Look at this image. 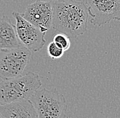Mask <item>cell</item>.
I'll return each mask as SVG.
<instances>
[{"mask_svg":"<svg viewBox=\"0 0 120 118\" xmlns=\"http://www.w3.org/2000/svg\"><path fill=\"white\" fill-rule=\"evenodd\" d=\"M52 7L54 30L72 38L87 31L90 15L84 1L56 0L52 1Z\"/></svg>","mask_w":120,"mask_h":118,"instance_id":"1","label":"cell"},{"mask_svg":"<svg viewBox=\"0 0 120 118\" xmlns=\"http://www.w3.org/2000/svg\"><path fill=\"white\" fill-rule=\"evenodd\" d=\"M42 86L38 74L29 72L25 75L0 82V104L30 99Z\"/></svg>","mask_w":120,"mask_h":118,"instance_id":"2","label":"cell"},{"mask_svg":"<svg viewBox=\"0 0 120 118\" xmlns=\"http://www.w3.org/2000/svg\"><path fill=\"white\" fill-rule=\"evenodd\" d=\"M39 118L66 117L68 104L65 96L55 88H40L31 97Z\"/></svg>","mask_w":120,"mask_h":118,"instance_id":"3","label":"cell"},{"mask_svg":"<svg viewBox=\"0 0 120 118\" xmlns=\"http://www.w3.org/2000/svg\"><path fill=\"white\" fill-rule=\"evenodd\" d=\"M31 54L25 46L0 52V78L6 80L21 76Z\"/></svg>","mask_w":120,"mask_h":118,"instance_id":"4","label":"cell"},{"mask_svg":"<svg viewBox=\"0 0 120 118\" xmlns=\"http://www.w3.org/2000/svg\"><path fill=\"white\" fill-rule=\"evenodd\" d=\"M91 16L90 22L98 27L112 20L120 21V0H84Z\"/></svg>","mask_w":120,"mask_h":118,"instance_id":"5","label":"cell"},{"mask_svg":"<svg viewBox=\"0 0 120 118\" xmlns=\"http://www.w3.org/2000/svg\"><path fill=\"white\" fill-rule=\"evenodd\" d=\"M12 15L16 20V29L18 37L25 46L31 51L38 52L45 46L46 32L25 19L21 14L13 12Z\"/></svg>","mask_w":120,"mask_h":118,"instance_id":"6","label":"cell"},{"mask_svg":"<svg viewBox=\"0 0 120 118\" xmlns=\"http://www.w3.org/2000/svg\"><path fill=\"white\" fill-rule=\"evenodd\" d=\"M22 16L27 21L46 32L52 27V1L36 0L27 6Z\"/></svg>","mask_w":120,"mask_h":118,"instance_id":"7","label":"cell"},{"mask_svg":"<svg viewBox=\"0 0 120 118\" xmlns=\"http://www.w3.org/2000/svg\"><path fill=\"white\" fill-rule=\"evenodd\" d=\"M0 113L5 118H38L36 110L30 99L0 104Z\"/></svg>","mask_w":120,"mask_h":118,"instance_id":"8","label":"cell"},{"mask_svg":"<svg viewBox=\"0 0 120 118\" xmlns=\"http://www.w3.org/2000/svg\"><path fill=\"white\" fill-rule=\"evenodd\" d=\"M24 46L18 37L16 25L6 16H0V52Z\"/></svg>","mask_w":120,"mask_h":118,"instance_id":"9","label":"cell"},{"mask_svg":"<svg viewBox=\"0 0 120 118\" xmlns=\"http://www.w3.org/2000/svg\"><path fill=\"white\" fill-rule=\"evenodd\" d=\"M52 41L61 48H62L65 51L70 48L71 43L70 40V37L64 33L59 32L58 34H55L52 38Z\"/></svg>","mask_w":120,"mask_h":118,"instance_id":"10","label":"cell"},{"mask_svg":"<svg viewBox=\"0 0 120 118\" xmlns=\"http://www.w3.org/2000/svg\"><path fill=\"white\" fill-rule=\"evenodd\" d=\"M65 51L59 46L55 42L53 41L50 42L47 46V53L49 56L52 59H57L61 58L64 54Z\"/></svg>","mask_w":120,"mask_h":118,"instance_id":"11","label":"cell"},{"mask_svg":"<svg viewBox=\"0 0 120 118\" xmlns=\"http://www.w3.org/2000/svg\"><path fill=\"white\" fill-rule=\"evenodd\" d=\"M41 1H56V0H41Z\"/></svg>","mask_w":120,"mask_h":118,"instance_id":"12","label":"cell"},{"mask_svg":"<svg viewBox=\"0 0 120 118\" xmlns=\"http://www.w3.org/2000/svg\"><path fill=\"white\" fill-rule=\"evenodd\" d=\"M0 118H2V116H1V113H0Z\"/></svg>","mask_w":120,"mask_h":118,"instance_id":"13","label":"cell"}]
</instances>
